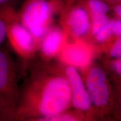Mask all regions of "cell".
<instances>
[{
  "mask_svg": "<svg viewBox=\"0 0 121 121\" xmlns=\"http://www.w3.org/2000/svg\"><path fill=\"white\" fill-rule=\"evenodd\" d=\"M112 26L113 34L118 37H121V21L119 19L111 20Z\"/></svg>",
  "mask_w": 121,
  "mask_h": 121,
  "instance_id": "cell-16",
  "label": "cell"
},
{
  "mask_svg": "<svg viewBox=\"0 0 121 121\" xmlns=\"http://www.w3.org/2000/svg\"><path fill=\"white\" fill-rule=\"evenodd\" d=\"M17 19L15 10L9 4L0 6V46L5 40L10 27Z\"/></svg>",
  "mask_w": 121,
  "mask_h": 121,
  "instance_id": "cell-10",
  "label": "cell"
},
{
  "mask_svg": "<svg viewBox=\"0 0 121 121\" xmlns=\"http://www.w3.org/2000/svg\"><path fill=\"white\" fill-rule=\"evenodd\" d=\"M53 10L49 0H27L20 15L22 24L34 38H42L49 29Z\"/></svg>",
  "mask_w": 121,
  "mask_h": 121,
  "instance_id": "cell-3",
  "label": "cell"
},
{
  "mask_svg": "<svg viewBox=\"0 0 121 121\" xmlns=\"http://www.w3.org/2000/svg\"><path fill=\"white\" fill-rule=\"evenodd\" d=\"M102 1H103L105 2H112L114 3V4H117V3H120L121 0H102ZM107 4H108V3H107Z\"/></svg>",
  "mask_w": 121,
  "mask_h": 121,
  "instance_id": "cell-20",
  "label": "cell"
},
{
  "mask_svg": "<svg viewBox=\"0 0 121 121\" xmlns=\"http://www.w3.org/2000/svg\"><path fill=\"white\" fill-rule=\"evenodd\" d=\"M79 4L88 12L90 16L107 15L109 11V6L102 0H79Z\"/></svg>",
  "mask_w": 121,
  "mask_h": 121,
  "instance_id": "cell-11",
  "label": "cell"
},
{
  "mask_svg": "<svg viewBox=\"0 0 121 121\" xmlns=\"http://www.w3.org/2000/svg\"><path fill=\"white\" fill-rule=\"evenodd\" d=\"M113 69L117 74H121V58H116L112 63Z\"/></svg>",
  "mask_w": 121,
  "mask_h": 121,
  "instance_id": "cell-17",
  "label": "cell"
},
{
  "mask_svg": "<svg viewBox=\"0 0 121 121\" xmlns=\"http://www.w3.org/2000/svg\"><path fill=\"white\" fill-rule=\"evenodd\" d=\"M17 46L25 52H29L34 48V37L22 24L16 22L12 24L9 30Z\"/></svg>",
  "mask_w": 121,
  "mask_h": 121,
  "instance_id": "cell-8",
  "label": "cell"
},
{
  "mask_svg": "<svg viewBox=\"0 0 121 121\" xmlns=\"http://www.w3.org/2000/svg\"><path fill=\"white\" fill-rule=\"evenodd\" d=\"M66 76L70 85L72 93V103L76 108L87 110L91 103L87 89L81 76L74 67L69 66L66 70Z\"/></svg>",
  "mask_w": 121,
  "mask_h": 121,
  "instance_id": "cell-5",
  "label": "cell"
},
{
  "mask_svg": "<svg viewBox=\"0 0 121 121\" xmlns=\"http://www.w3.org/2000/svg\"><path fill=\"white\" fill-rule=\"evenodd\" d=\"M19 103L13 59L6 50L0 48V119H15Z\"/></svg>",
  "mask_w": 121,
  "mask_h": 121,
  "instance_id": "cell-2",
  "label": "cell"
},
{
  "mask_svg": "<svg viewBox=\"0 0 121 121\" xmlns=\"http://www.w3.org/2000/svg\"><path fill=\"white\" fill-rule=\"evenodd\" d=\"M32 87L29 93L27 108L41 116L42 120L65 113L72 104L70 85L66 77L53 76L45 78Z\"/></svg>",
  "mask_w": 121,
  "mask_h": 121,
  "instance_id": "cell-1",
  "label": "cell"
},
{
  "mask_svg": "<svg viewBox=\"0 0 121 121\" xmlns=\"http://www.w3.org/2000/svg\"><path fill=\"white\" fill-rule=\"evenodd\" d=\"M90 17V28H91V31L94 35H95L103 29L110 20L107 15L91 16Z\"/></svg>",
  "mask_w": 121,
  "mask_h": 121,
  "instance_id": "cell-12",
  "label": "cell"
},
{
  "mask_svg": "<svg viewBox=\"0 0 121 121\" xmlns=\"http://www.w3.org/2000/svg\"><path fill=\"white\" fill-rule=\"evenodd\" d=\"M62 58L72 67H83L87 66L91 59L90 50L83 43L72 44L65 47Z\"/></svg>",
  "mask_w": 121,
  "mask_h": 121,
  "instance_id": "cell-6",
  "label": "cell"
},
{
  "mask_svg": "<svg viewBox=\"0 0 121 121\" xmlns=\"http://www.w3.org/2000/svg\"><path fill=\"white\" fill-rule=\"evenodd\" d=\"M113 12H114L115 16H116L117 19H121V5L120 3L114 4L113 7Z\"/></svg>",
  "mask_w": 121,
  "mask_h": 121,
  "instance_id": "cell-18",
  "label": "cell"
},
{
  "mask_svg": "<svg viewBox=\"0 0 121 121\" xmlns=\"http://www.w3.org/2000/svg\"><path fill=\"white\" fill-rule=\"evenodd\" d=\"M44 121H76V118L72 116L70 114H64V113L62 114L57 115V116H54V117H49L48 118L45 119Z\"/></svg>",
  "mask_w": 121,
  "mask_h": 121,
  "instance_id": "cell-15",
  "label": "cell"
},
{
  "mask_svg": "<svg viewBox=\"0 0 121 121\" xmlns=\"http://www.w3.org/2000/svg\"><path fill=\"white\" fill-rule=\"evenodd\" d=\"M63 19L69 29L76 37L85 35L90 28V15L79 3L66 9Z\"/></svg>",
  "mask_w": 121,
  "mask_h": 121,
  "instance_id": "cell-4",
  "label": "cell"
},
{
  "mask_svg": "<svg viewBox=\"0 0 121 121\" xmlns=\"http://www.w3.org/2000/svg\"><path fill=\"white\" fill-rule=\"evenodd\" d=\"M86 89L91 104L97 107H103L108 103L110 90L107 81L87 80Z\"/></svg>",
  "mask_w": 121,
  "mask_h": 121,
  "instance_id": "cell-7",
  "label": "cell"
},
{
  "mask_svg": "<svg viewBox=\"0 0 121 121\" xmlns=\"http://www.w3.org/2000/svg\"><path fill=\"white\" fill-rule=\"evenodd\" d=\"M12 0H0V6L9 4V3Z\"/></svg>",
  "mask_w": 121,
  "mask_h": 121,
  "instance_id": "cell-19",
  "label": "cell"
},
{
  "mask_svg": "<svg viewBox=\"0 0 121 121\" xmlns=\"http://www.w3.org/2000/svg\"><path fill=\"white\" fill-rule=\"evenodd\" d=\"M110 55L115 58H121V39L118 37L110 49Z\"/></svg>",
  "mask_w": 121,
  "mask_h": 121,
  "instance_id": "cell-14",
  "label": "cell"
},
{
  "mask_svg": "<svg viewBox=\"0 0 121 121\" xmlns=\"http://www.w3.org/2000/svg\"><path fill=\"white\" fill-rule=\"evenodd\" d=\"M42 51L47 57H53L60 49L63 41L62 31L57 28L48 30L43 37Z\"/></svg>",
  "mask_w": 121,
  "mask_h": 121,
  "instance_id": "cell-9",
  "label": "cell"
},
{
  "mask_svg": "<svg viewBox=\"0 0 121 121\" xmlns=\"http://www.w3.org/2000/svg\"><path fill=\"white\" fill-rule=\"evenodd\" d=\"M113 34L111 20L103 29L95 35L96 40L99 42H104L107 40Z\"/></svg>",
  "mask_w": 121,
  "mask_h": 121,
  "instance_id": "cell-13",
  "label": "cell"
}]
</instances>
